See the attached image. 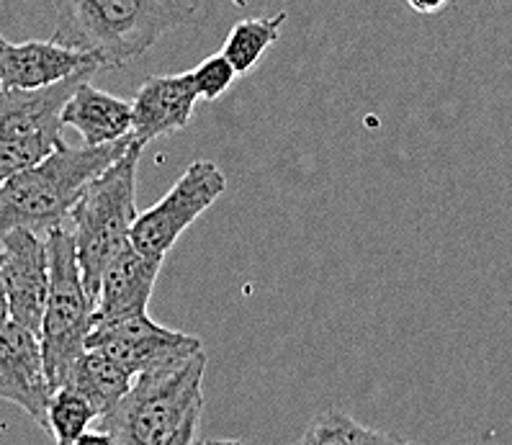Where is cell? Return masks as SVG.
Instances as JSON below:
<instances>
[{
    "label": "cell",
    "mask_w": 512,
    "mask_h": 445,
    "mask_svg": "<svg viewBox=\"0 0 512 445\" xmlns=\"http://www.w3.org/2000/svg\"><path fill=\"white\" fill-rule=\"evenodd\" d=\"M3 93H6V85L0 83V96H3Z\"/></svg>",
    "instance_id": "obj_25"
},
{
    "label": "cell",
    "mask_w": 512,
    "mask_h": 445,
    "mask_svg": "<svg viewBox=\"0 0 512 445\" xmlns=\"http://www.w3.org/2000/svg\"><path fill=\"white\" fill-rule=\"evenodd\" d=\"M0 271L6 281L11 319L39 335L49 294L47 237L29 229H16L3 237Z\"/></svg>",
    "instance_id": "obj_9"
},
{
    "label": "cell",
    "mask_w": 512,
    "mask_h": 445,
    "mask_svg": "<svg viewBox=\"0 0 512 445\" xmlns=\"http://www.w3.org/2000/svg\"><path fill=\"white\" fill-rule=\"evenodd\" d=\"M160 268H163V260L147 258L145 253H139L132 240L121 247L101 276L93 327L147 312Z\"/></svg>",
    "instance_id": "obj_12"
},
{
    "label": "cell",
    "mask_w": 512,
    "mask_h": 445,
    "mask_svg": "<svg viewBox=\"0 0 512 445\" xmlns=\"http://www.w3.org/2000/svg\"><path fill=\"white\" fill-rule=\"evenodd\" d=\"M0 39H3V37H0Z\"/></svg>",
    "instance_id": "obj_26"
},
{
    "label": "cell",
    "mask_w": 512,
    "mask_h": 445,
    "mask_svg": "<svg viewBox=\"0 0 512 445\" xmlns=\"http://www.w3.org/2000/svg\"><path fill=\"white\" fill-rule=\"evenodd\" d=\"M199 445H245L242 440H232V438H224V440H204Z\"/></svg>",
    "instance_id": "obj_24"
},
{
    "label": "cell",
    "mask_w": 512,
    "mask_h": 445,
    "mask_svg": "<svg viewBox=\"0 0 512 445\" xmlns=\"http://www.w3.org/2000/svg\"><path fill=\"white\" fill-rule=\"evenodd\" d=\"M407 3H410L412 11L425 13V16H433L448 6V0H407Z\"/></svg>",
    "instance_id": "obj_22"
},
{
    "label": "cell",
    "mask_w": 512,
    "mask_h": 445,
    "mask_svg": "<svg viewBox=\"0 0 512 445\" xmlns=\"http://www.w3.org/2000/svg\"><path fill=\"white\" fill-rule=\"evenodd\" d=\"M55 6L52 42L119 70L150 52L165 34L191 24L204 0H55Z\"/></svg>",
    "instance_id": "obj_1"
},
{
    "label": "cell",
    "mask_w": 512,
    "mask_h": 445,
    "mask_svg": "<svg viewBox=\"0 0 512 445\" xmlns=\"http://www.w3.org/2000/svg\"><path fill=\"white\" fill-rule=\"evenodd\" d=\"M88 348L101 350L114 358L121 368H127L137 379L142 373L191 361L193 355L204 350V345L199 337L170 330V327L155 322L147 312H142L96 325L88 337Z\"/></svg>",
    "instance_id": "obj_8"
},
{
    "label": "cell",
    "mask_w": 512,
    "mask_h": 445,
    "mask_svg": "<svg viewBox=\"0 0 512 445\" xmlns=\"http://www.w3.org/2000/svg\"><path fill=\"white\" fill-rule=\"evenodd\" d=\"M132 103L101 91L91 78L75 88L62 109V127H73L83 147H103L132 134Z\"/></svg>",
    "instance_id": "obj_14"
},
{
    "label": "cell",
    "mask_w": 512,
    "mask_h": 445,
    "mask_svg": "<svg viewBox=\"0 0 512 445\" xmlns=\"http://www.w3.org/2000/svg\"><path fill=\"white\" fill-rule=\"evenodd\" d=\"M93 73L96 70H85L42 91L6 88L0 96V186L65 145L62 109Z\"/></svg>",
    "instance_id": "obj_6"
},
{
    "label": "cell",
    "mask_w": 512,
    "mask_h": 445,
    "mask_svg": "<svg viewBox=\"0 0 512 445\" xmlns=\"http://www.w3.org/2000/svg\"><path fill=\"white\" fill-rule=\"evenodd\" d=\"M286 21V11L276 13L273 19H242L232 26L222 55L232 62L237 75H247L258 67L268 49L281 37V26Z\"/></svg>",
    "instance_id": "obj_17"
},
{
    "label": "cell",
    "mask_w": 512,
    "mask_h": 445,
    "mask_svg": "<svg viewBox=\"0 0 512 445\" xmlns=\"http://www.w3.org/2000/svg\"><path fill=\"white\" fill-rule=\"evenodd\" d=\"M145 145L134 139L114 165L96 175L70 211L67 227L73 229L78 263L88 296L96 304L101 276L121 247L132 240L137 222V170Z\"/></svg>",
    "instance_id": "obj_3"
},
{
    "label": "cell",
    "mask_w": 512,
    "mask_h": 445,
    "mask_svg": "<svg viewBox=\"0 0 512 445\" xmlns=\"http://www.w3.org/2000/svg\"><path fill=\"white\" fill-rule=\"evenodd\" d=\"M85 70H101L88 52L67 49L57 42L11 44L0 39V83L11 91H42Z\"/></svg>",
    "instance_id": "obj_11"
},
{
    "label": "cell",
    "mask_w": 512,
    "mask_h": 445,
    "mask_svg": "<svg viewBox=\"0 0 512 445\" xmlns=\"http://www.w3.org/2000/svg\"><path fill=\"white\" fill-rule=\"evenodd\" d=\"M47 255L49 294L39 343H42L49 381L55 389H60L80 355L88 350L96 304L85 289L78 263V247H75L73 229L67 224L47 235Z\"/></svg>",
    "instance_id": "obj_5"
},
{
    "label": "cell",
    "mask_w": 512,
    "mask_h": 445,
    "mask_svg": "<svg viewBox=\"0 0 512 445\" xmlns=\"http://www.w3.org/2000/svg\"><path fill=\"white\" fill-rule=\"evenodd\" d=\"M134 134L103 147H57L42 163L31 165L0 186V240L16 229L47 237L65 227L88 183L114 165Z\"/></svg>",
    "instance_id": "obj_2"
},
{
    "label": "cell",
    "mask_w": 512,
    "mask_h": 445,
    "mask_svg": "<svg viewBox=\"0 0 512 445\" xmlns=\"http://www.w3.org/2000/svg\"><path fill=\"white\" fill-rule=\"evenodd\" d=\"M191 78L199 98L211 103L217 101V98H222L224 93L232 88V83L237 80V73L235 67H232V62L219 52V55L206 57V60H201L199 65L193 67Z\"/></svg>",
    "instance_id": "obj_19"
},
{
    "label": "cell",
    "mask_w": 512,
    "mask_h": 445,
    "mask_svg": "<svg viewBox=\"0 0 512 445\" xmlns=\"http://www.w3.org/2000/svg\"><path fill=\"white\" fill-rule=\"evenodd\" d=\"M75 445H114V438L106 430H101V427H91L88 433L80 435Z\"/></svg>",
    "instance_id": "obj_21"
},
{
    "label": "cell",
    "mask_w": 512,
    "mask_h": 445,
    "mask_svg": "<svg viewBox=\"0 0 512 445\" xmlns=\"http://www.w3.org/2000/svg\"><path fill=\"white\" fill-rule=\"evenodd\" d=\"M134 376L101 350H85L62 386H73L96 409L98 420L109 415L119 399L132 389Z\"/></svg>",
    "instance_id": "obj_15"
},
{
    "label": "cell",
    "mask_w": 512,
    "mask_h": 445,
    "mask_svg": "<svg viewBox=\"0 0 512 445\" xmlns=\"http://www.w3.org/2000/svg\"><path fill=\"white\" fill-rule=\"evenodd\" d=\"M206 353L201 350L181 366L142 373L98 427L114 445H165L181 427L191 407L204 399Z\"/></svg>",
    "instance_id": "obj_4"
},
{
    "label": "cell",
    "mask_w": 512,
    "mask_h": 445,
    "mask_svg": "<svg viewBox=\"0 0 512 445\" xmlns=\"http://www.w3.org/2000/svg\"><path fill=\"white\" fill-rule=\"evenodd\" d=\"M201 412H204V399L193 404L191 412L186 415V420L181 422V427L175 430L173 438L168 440L165 445H196V433H199L201 425Z\"/></svg>",
    "instance_id": "obj_20"
},
{
    "label": "cell",
    "mask_w": 512,
    "mask_h": 445,
    "mask_svg": "<svg viewBox=\"0 0 512 445\" xmlns=\"http://www.w3.org/2000/svg\"><path fill=\"white\" fill-rule=\"evenodd\" d=\"M199 93L193 88L191 70L178 75H152L139 85L132 98V134L147 145L157 137L181 132L188 127Z\"/></svg>",
    "instance_id": "obj_13"
},
{
    "label": "cell",
    "mask_w": 512,
    "mask_h": 445,
    "mask_svg": "<svg viewBox=\"0 0 512 445\" xmlns=\"http://www.w3.org/2000/svg\"><path fill=\"white\" fill-rule=\"evenodd\" d=\"M11 322V307H8L6 281H3V271H0V327H6Z\"/></svg>",
    "instance_id": "obj_23"
},
{
    "label": "cell",
    "mask_w": 512,
    "mask_h": 445,
    "mask_svg": "<svg viewBox=\"0 0 512 445\" xmlns=\"http://www.w3.org/2000/svg\"><path fill=\"white\" fill-rule=\"evenodd\" d=\"M227 191V175L211 163L196 160L186 173L175 181L155 206L139 214L132 227V245L147 258L165 260V255L181 240L206 209L217 204Z\"/></svg>",
    "instance_id": "obj_7"
},
{
    "label": "cell",
    "mask_w": 512,
    "mask_h": 445,
    "mask_svg": "<svg viewBox=\"0 0 512 445\" xmlns=\"http://www.w3.org/2000/svg\"><path fill=\"white\" fill-rule=\"evenodd\" d=\"M93 422H98L96 409L78 389L73 386L55 389L49 399L47 427H44L55 438V445H75L80 435L91 430Z\"/></svg>",
    "instance_id": "obj_18"
},
{
    "label": "cell",
    "mask_w": 512,
    "mask_h": 445,
    "mask_svg": "<svg viewBox=\"0 0 512 445\" xmlns=\"http://www.w3.org/2000/svg\"><path fill=\"white\" fill-rule=\"evenodd\" d=\"M55 394L44 368L37 332L19 322L0 327V399L21 407L39 427H47V407Z\"/></svg>",
    "instance_id": "obj_10"
},
{
    "label": "cell",
    "mask_w": 512,
    "mask_h": 445,
    "mask_svg": "<svg viewBox=\"0 0 512 445\" xmlns=\"http://www.w3.org/2000/svg\"><path fill=\"white\" fill-rule=\"evenodd\" d=\"M294 445H420L399 435L366 427L340 409H327L314 417Z\"/></svg>",
    "instance_id": "obj_16"
}]
</instances>
